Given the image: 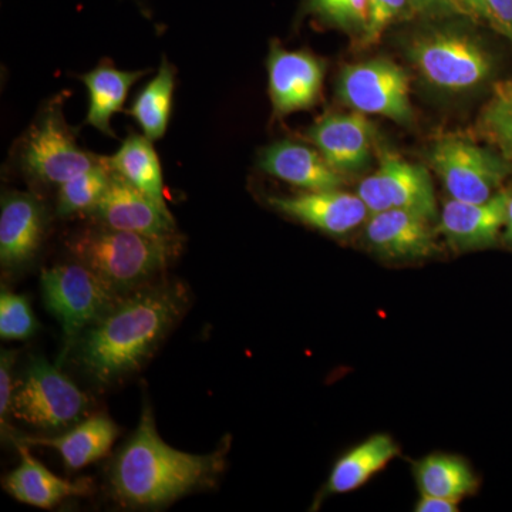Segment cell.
I'll return each instance as SVG.
<instances>
[{
  "label": "cell",
  "mask_w": 512,
  "mask_h": 512,
  "mask_svg": "<svg viewBox=\"0 0 512 512\" xmlns=\"http://www.w3.org/2000/svg\"><path fill=\"white\" fill-rule=\"evenodd\" d=\"M187 305V288L178 282L138 289L84 330L74 346L77 362L99 384L137 372Z\"/></svg>",
  "instance_id": "6da1fadb"
},
{
  "label": "cell",
  "mask_w": 512,
  "mask_h": 512,
  "mask_svg": "<svg viewBox=\"0 0 512 512\" xmlns=\"http://www.w3.org/2000/svg\"><path fill=\"white\" fill-rule=\"evenodd\" d=\"M228 446L211 454H190L168 446L146 404L140 423L110 468L113 494L128 507L156 508L210 487L225 468Z\"/></svg>",
  "instance_id": "7a4b0ae2"
},
{
  "label": "cell",
  "mask_w": 512,
  "mask_h": 512,
  "mask_svg": "<svg viewBox=\"0 0 512 512\" xmlns=\"http://www.w3.org/2000/svg\"><path fill=\"white\" fill-rule=\"evenodd\" d=\"M173 237H154L101 225L76 232L69 249L111 291L124 296L147 286L175 255Z\"/></svg>",
  "instance_id": "3957f363"
},
{
  "label": "cell",
  "mask_w": 512,
  "mask_h": 512,
  "mask_svg": "<svg viewBox=\"0 0 512 512\" xmlns=\"http://www.w3.org/2000/svg\"><path fill=\"white\" fill-rule=\"evenodd\" d=\"M406 55L421 79L441 92H467L491 73V59L483 43L457 26L420 30L407 42Z\"/></svg>",
  "instance_id": "277c9868"
},
{
  "label": "cell",
  "mask_w": 512,
  "mask_h": 512,
  "mask_svg": "<svg viewBox=\"0 0 512 512\" xmlns=\"http://www.w3.org/2000/svg\"><path fill=\"white\" fill-rule=\"evenodd\" d=\"M46 308L62 325L63 346L57 366H62L84 330L103 318L124 298L76 262L45 269L40 276Z\"/></svg>",
  "instance_id": "5b68a950"
},
{
  "label": "cell",
  "mask_w": 512,
  "mask_h": 512,
  "mask_svg": "<svg viewBox=\"0 0 512 512\" xmlns=\"http://www.w3.org/2000/svg\"><path fill=\"white\" fill-rule=\"evenodd\" d=\"M87 409L86 394L45 357H33L13 392L12 416L37 429H66Z\"/></svg>",
  "instance_id": "8992f818"
},
{
  "label": "cell",
  "mask_w": 512,
  "mask_h": 512,
  "mask_svg": "<svg viewBox=\"0 0 512 512\" xmlns=\"http://www.w3.org/2000/svg\"><path fill=\"white\" fill-rule=\"evenodd\" d=\"M429 163L453 200L485 202L498 194L512 167L501 154L463 137H446L431 147Z\"/></svg>",
  "instance_id": "52a82bcc"
},
{
  "label": "cell",
  "mask_w": 512,
  "mask_h": 512,
  "mask_svg": "<svg viewBox=\"0 0 512 512\" xmlns=\"http://www.w3.org/2000/svg\"><path fill=\"white\" fill-rule=\"evenodd\" d=\"M338 94L359 113L380 114L399 123L412 120L409 76L390 60L375 59L345 67Z\"/></svg>",
  "instance_id": "ba28073f"
},
{
  "label": "cell",
  "mask_w": 512,
  "mask_h": 512,
  "mask_svg": "<svg viewBox=\"0 0 512 512\" xmlns=\"http://www.w3.org/2000/svg\"><path fill=\"white\" fill-rule=\"evenodd\" d=\"M370 215L393 210H406L434 220L436 197L429 171L421 165L402 160L392 151L384 150L379 170L367 177L357 190Z\"/></svg>",
  "instance_id": "9c48e42d"
},
{
  "label": "cell",
  "mask_w": 512,
  "mask_h": 512,
  "mask_svg": "<svg viewBox=\"0 0 512 512\" xmlns=\"http://www.w3.org/2000/svg\"><path fill=\"white\" fill-rule=\"evenodd\" d=\"M100 160L77 146L62 113L55 107H50L33 128L22 156L29 174L43 183L59 185L90 170Z\"/></svg>",
  "instance_id": "30bf717a"
},
{
  "label": "cell",
  "mask_w": 512,
  "mask_h": 512,
  "mask_svg": "<svg viewBox=\"0 0 512 512\" xmlns=\"http://www.w3.org/2000/svg\"><path fill=\"white\" fill-rule=\"evenodd\" d=\"M269 94L278 116L305 110L318 100L325 67L306 52L274 46L268 59Z\"/></svg>",
  "instance_id": "8fae6325"
},
{
  "label": "cell",
  "mask_w": 512,
  "mask_h": 512,
  "mask_svg": "<svg viewBox=\"0 0 512 512\" xmlns=\"http://www.w3.org/2000/svg\"><path fill=\"white\" fill-rule=\"evenodd\" d=\"M90 214L104 227L154 237H174V218L167 217L150 198L116 171Z\"/></svg>",
  "instance_id": "7c38bea8"
},
{
  "label": "cell",
  "mask_w": 512,
  "mask_h": 512,
  "mask_svg": "<svg viewBox=\"0 0 512 512\" xmlns=\"http://www.w3.org/2000/svg\"><path fill=\"white\" fill-rule=\"evenodd\" d=\"M276 211L330 235H345L370 217L359 195L340 190L309 191L298 197L268 198Z\"/></svg>",
  "instance_id": "4fadbf2b"
},
{
  "label": "cell",
  "mask_w": 512,
  "mask_h": 512,
  "mask_svg": "<svg viewBox=\"0 0 512 512\" xmlns=\"http://www.w3.org/2000/svg\"><path fill=\"white\" fill-rule=\"evenodd\" d=\"M46 229V212L33 195L9 192L0 210V261L18 269L35 258Z\"/></svg>",
  "instance_id": "5bb4252c"
},
{
  "label": "cell",
  "mask_w": 512,
  "mask_h": 512,
  "mask_svg": "<svg viewBox=\"0 0 512 512\" xmlns=\"http://www.w3.org/2000/svg\"><path fill=\"white\" fill-rule=\"evenodd\" d=\"M510 195V192H498L485 202L451 198L441 212V234L458 249L491 247L504 228Z\"/></svg>",
  "instance_id": "9a60e30c"
},
{
  "label": "cell",
  "mask_w": 512,
  "mask_h": 512,
  "mask_svg": "<svg viewBox=\"0 0 512 512\" xmlns=\"http://www.w3.org/2000/svg\"><path fill=\"white\" fill-rule=\"evenodd\" d=\"M429 218L406 210H387L370 215L366 225L367 244L377 254L392 259L427 258L437 251Z\"/></svg>",
  "instance_id": "2e32d148"
},
{
  "label": "cell",
  "mask_w": 512,
  "mask_h": 512,
  "mask_svg": "<svg viewBox=\"0 0 512 512\" xmlns=\"http://www.w3.org/2000/svg\"><path fill=\"white\" fill-rule=\"evenodd\" d=\"M308 136L330 167L346 173L365 167L373 126L360 113L330 114L309 128Z\"/></svg>",
  "instance_id": "e0dca14e"
},
{
  "label": "cell",
  "mask_w": 512,
  "mask_h": 512,
  "mask_svg": "<svg viewBox=\"0 0 512 512\" xmlns=\"http://www.w3.org/2000/svg\"><path fill=\"white\" fill-rule=\"evenodd\" d=\"M258 164L265 173L303 190H339L345 183L339 171L330 167L322 154L292 141H279L266 147Z\"/></svg>",
  "instance_id": "ac0fdd59"
},
{
  "label": "cell",
  "mask_w": 512,
  "mask_h": 512,
  "mask_svg": "<svg viewBox=\"0 0 512 512\" xmlns=\"http://www.w3.org/2000/svg\"><path fill=\"white\" fill-rule=\"evenodd\" d=\"M20 464L3 481L5 490L13 498L39 508H53L60 501L72 497H84L92 493L93 483L89 478L70 481L55 476L29 451V446L16 441Z\"/></svg>",
  "instance_id": "d6986e66"
},
{
  "label": "cell",
  "mask_w": 512,
  "mask_h": 512,
  "mask_svg": "<svg viewBox=\"0 0 512 512\" xmlns=\"http://www.w3.org/2000/svg\"><path fill=\"white\" fill-rule=\"evenodd\" d=\"M119 436V427L106 414H97L77 423L56 437H16L26 446L55 448L69 470H80L109 453Z\"/></svg>",
  "instance_id": "ffe728a7"
},
{
  "label": "cell",
  "mask_w": 512,
  "mask_h": 512,
  "mask_svg": "<svg viewBox=\"0 0 512 512\" xmlns=\"http://www.w3.org/2000/svg\"><path fill=\"white\" fill-rule=\"evenodd\" d=\"M399 453L396 441L387 434L369 437L336 461L330 471L325 493H352L380 473Z\"/></svg>",
  "instance_id": "44dd1931"
},
{
  "label": "cell",
  "mask_w": 512,
  "mask_h": 512,
  "mask_svg": "<svg viewBox=\"0 0 512 512\" xmlns=\"http://www.w3.org/2000/svg\"><path fill=\"white\" fill-rule=\"evenodd\" d=\"M106 160L111 170L143 192L167 217L173 218L165 202L163 173L153 141L146 136L131 134L121 144L120 150Z\"/></svg>",
  "instance_id": "7402d4cb"
},
{
  "label": "cell",
  "mask_w": 512,
  "mask_h": 512,
  "mask_svg": "<svg viewBox=\"0 0 512 512\" xmlns=\"http://www.w3.org/2000/svg\"><path fill=\"white\" fill-rule=\"evenodd\" d=\"M146 72H123L110 64L96 67L82 76L90 94V107L86 123L107 136H114L110 120L114 113L123 109L128 90Z\"/></svg>",
  "instance_id": "603a6c76"
},
{
  "label": "cell",
  "mask_w": 512,
  "mask_h": 512,
  "mask_svg": "<svg viewBox=\"0 0 512 512\" xmlns=\"http://www.w3.org/2000/svg\"><path fill=\"white\" fill-rule=\"evenodd\" d=\"M414 478L420 494L458 501L476 493V474L463 460L447 454H431L414 464Z\"/></svg>",
  "instance_id": "cb8c5ba5"
},
{
  "label": "cell",
  "mask_w": 512,
  "mask_h": 512,
  "mask_svg": "<svg viewBox=\"0 0 512 512\" xmlns=\"http://www.w3.org/2000/svg\"><path fill=\"white\" fill-rule=\"evenodd\" d=\"M175 87V73L167 60L161 63L158 74L141 90L128 113L143 128L151 141L160 140L167 131Z\"/></svg>",
  "instance_id": "d4e9b609"
},
{
  "label": "cell",
  "mask_w": 512,
  "mask_h": 512,
  "mask_svg": "<svg viewBox=\"0 0 512 512\" xmlns=\"http://www.w3.org/2000/svg\"><path fill=\"white\" fill-rule=\"evenodd\" d=\"M111 175L113 170L109 163L106 158H101L90 170L60 185L57 214L60 217H69L79 212H92L109 187Z\"/></svg>",
  "instance_id": "484cf974"
},
{
  "label": "cell",
  "mask_w": 512,
  "mask_h": 512,
  "mask_svg": "<svg viewBox=\"0 0 512 512\" xmlns=\"http://www.w3.org/2000/svg\"><path fill=\"white\" fill-rule=\"evenodd\" d=\"M480 128L512 167V79L495 84L493 97L481 113Z\"/></svg>",
  "instance_id": "4316f807"
},
{
  "label": "cell",
  "mask_w": 512,
  "mask_h": 512,
  "mask_svg": "<svg viewBox=\"0 0 512 512\" xmlns=\"http://www.w3.org/2000/svg\"><path fill=\"white\" fill-rule=\"evenodd\" d=\"M39 323L29 299L19 293L0 292V336L3 340H26L35 335Z\"/></svg>",
  "instance_id": "83f0119b"
},
{
  "label": "cell",
  "mask_w": 512,
  "mask_h": 512,
  "mask_svg": "<svg viewBox=\"0 0 512 512\" xmlns=\"http://www.w3.org/2000/svg\"><path fill=\"white\" fill-rule=\"evenodd\" d=\"M306 8L336 28L350 33L365 32L369 0H308Z\"/></svg>",
  "instance_id": "f1b7e54d"
},
{
  "label": "cell",
  "mask_w": 512,
  "mask_h": 512,
  "mask_svg": "<svg viewBox=\"0 0 512 512\" xmlns=\"http://www.w3.org/2000/svg\"><path fill=\"white\" fill-rule=\"evenodd\" d=\"M413 13H417L413 0H369L362 46L373 45L390 25L397 20L409 18Z\"/></svg>",
  "instance_id": "f546056e"
},
{
  "label": "cell",
  "mask_w": 512,
  "mask_h": 512,
  "mask_svg": "<svg viewBox=\"0 0 512 512\" xmlns=\"http://www.w3.org/2000/svg\"><path fill=\"white\" fill-rule=\"evenodd\" d=\"M16 352L2 350L0 355V421L2 430L9 429V416H12L13 384L12 373L15 367Z\"/></svg>",
  "instance_id": "4dcf8cb0"
},
{
  "label": "cell",
  "mask_w": 512,
  "mask_h": 512,
  "mask_svg": "<svg viewBox=\"0 0 512 512\" xmlns=\"http://www.w3.org/2000/svg\"><path fill=\"white\" fill-rule=\"evenodd\" d=\"M487 23L512 42V0H485Z\"/></svg>",
  "instance_id": "1f68e13d"
},
{
  "label": "cell",
  "mask_w": 512,
  "mask_h": 512,
  "mask_svg": "<svg viewBox=\"0 0 512 512\" xmlns=\"http://www.w3.org/2000/svg\"><path fill=\"white\" fill-rule=\"evenodd\" d=\"M454 13L468 16L478 22H487V3L485 0H447Z\"/></svg>",
  "instance_id": "d6a6232c"
},
{
  "label": "cell",
  "mask_w": 512,
  "mask_h": 512,
  "mask_svg": "<svg viewBox=\"0 0 512 512\" xmlns=\"http://www.w3.org/2000/svg\"><path fill=\"white\" fill-rule=\"evenodd\" d=\"M458 501L448 500V498L437 497V495L420 494L419 501L416 504L417 512H457Z\"/></svg>",
  "instance_id": "836d02e7"
},
{
  "label": "cell",
  "mask_w": 512,
  "mask_h": 512,
  "mask_svg": "<svg viewBox=\"0 0 512 512\" xmlns=\"http://www.w3.org/2000/svg\"><path fill=\"white\" fill-rule=\"evenodd\" d=\"M413 5L417 13H453L447 0H413Z\"/></svg>",
  "instance_id": "e575fe53"
},
{
  "label": "cell",
  "mask_w": 512,
  "mask_h": 512,
  "mask_svg": "<svg viewBox=\"0 0 512 512\" xmlns=\"http://www.w3.org/2000/svg\"><path fill=\"white\" fill-rule=\"evenodd\" d=\"M504 238L505 241L512 244V194L510 195V200H508L507 205V217H505L504 225Z\"/></svg>",
  "instance_id": "d590c367"
}]
</instances>
